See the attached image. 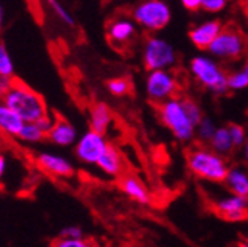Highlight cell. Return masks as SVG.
<instances>
[{"label":"cell","mask_w":248,"mask_h":247,"mask_svg":"<svg viewBox=\"0 0 248 247\" xmlns=\"http://www.w3.org/2000/svg\"><path fill=\"white\" fill-rule=\"evenodd\" d=\"M210 147L216 154H219V156H225V154H229L232 151L233 142L231 139L228 128H217L216 133L213 135L210 141Z\"/></svg>","instance_id":"obj_20"},{"label":"cell","mask_w":248,"mask_h":247,"mask_svg":"<svg viewBox=\"0 0 248 247\" xmlns=\"http://www.w3.org/2000/svg\"><path fill=\"white\" fill-rule=\"evenodd\" d=\"M14 79H5V77H0V99H2L8 92L12 89L14 86Z\"/></svg>","instance_id":"obj_33"},{"label":"cell","mask_w":248,"mask_h":247,"mask_svg":"<svg viewBox=\"0 0 248 247\" xmlns=\"http://www.w3.org/2000/svg\"><path fill=\"white\" fill-rule=\"evenodd\" d=\"M228 87L232 90H241L248 87V74L242 71H235L228 76Z\"/></svg>","instance_id":"obj_28"},{"label":"cell","mask_w":248,"mask_h":247,"mask_svg":"<svg viewBox=\"0 0 248 247\" xmlns=\"http://www.w3.org/2000/svg\"><path fill=\"white\" fill-rule=\"evenodd\" d=\"M225 182L228 185L229 191L233 196L248 198V173L247 172H244L242 169H238V167L229 169V173H228Z\"/></svg>","instance_id":"obj_19"},{"label":"cell","mask_w":248,"mask_h":247,"mask_svg":"<svg viewBox=\"0 0 248 247\" xmlns=\"http://www.w3.org/2000/svg\"><path fill=\"white\" fill-rule=\"evenodd\" d=\"M47 138L50 142L59 147H70L78 141V133L74 125L65 118H58L53 121V126L50 132L47 133Z\"/></svg>","instance_id":"obj_13"},{"label":"cell","mask_w":248,"mask_h":247,"mask_svg":"<svg viewBox=\"0 0 248 247\" xmlns=\"http://www.w3.org/2000/svg\"><path fill=\"white\" fill-rule=\"evenodd\" d=\"M37 166L56 178H70L74 175V167L71 162L58 154H50V152H39L36 157Z\"/></svg>","instance_id":"obj_11"},{"label":"cell","mask_w":248,"mask_h":247,"mask_svg":"<svg viewBox=\"0 0 248 247\" xmlns=\"http://www.w3.org/2000/svg\"><path fill=\"white\" fill-rule=\"evenodd\" d=\"M191 73L194 77L213 94L222 95L229 90L228 87V76L225 71L217 66L214 61L205 56H195L189 64Z\"/></svg>","instance_id":"obj_4"},{"label":"cell","mask_w":248,"mask_h":247,"mask_svg":"<svg viewBox=\"0 0 248 247\" xmlns=\"http://www.w3.org/2000/svg\"><path fill=\"white\" fill-rule=\"evenodd\" d=\"M182 105H183V108H185L186 115L189 117V120L192 121V125H194L195 129H197V126L200 125L201 120L204 118L200 105H198L194 99H191V98H183V99H182Z\"/></svg>","instance_id":"obj_23"},{"label":"cell","mask_w":248,"mask_h":247,"mask_svg":"<svg viewBox=\"0 0 248 247\" xmlns=\"http://www.w3.org/2000/svg\"><path fill=\"white\" fill-rule=\"evenodd\" d=\"M59 237H62V238H71V240H78V238H84V234H83V230L80 227L70 225V227H65V228L61 230Z\"/></svg>","instance_id":"obj_30"},{"label":"cell","mask_w":248,"mask_h":247,"mask_svg":"<svg viewBox=\"0 0 248 247\" xmlns=\"http://www.w3.org/2000/svg\"><path fill=\"white\" fill-rule=\"evenodd\" d=\"M242 152H244V159H245V163L248 165V141L244 144V151H242Z\"/></svg>","instance_id":"obj_36"},{"label":"cell","mask_w":248,"mask_h":247,"mask_svg":"<svg viewBox=\"0 0 248 247\" xmlns=\"http://www.w3.org/2000/svg\"><path fill=\"white\" fill-rule=\"evenodd\" d=\"M176 63L173 46L160 37H149L143 48V66L151 71H160L171 67Z\"/></svg>","instance_id":"obj_7"},{"label":"cell","mask_w":248,"mask_h":247,"mask_svg":"<svg viewBox=\"0 0 248 247\" xmlns=\"http://www.w3.org/2000/svg\"><path fill=\"white\" fill-rule=\"evenodd\" d=\"M24 125L25 123L21 120V117L0 101V132L9 136H18Z\"/></svg>","instance_id":"obj_17"},{"label":"cell","mask_w":248,"mask_h":247,"mask_svg":"<svg viewBox=\"0 0 248 247\" xmlns=\"http://www.w3.org/2000/svg\"><path fill=\"white\" fill-rule=\"evenodd\" d=\"M109 147L104 135L93 131L83 133L76 142V157L84 165H96Z\"/></svg>","instance_id":"obj_8"},{"label":"cell","mask_w":248,"mask_h":247,"mask_svg":"<svg viewBox=\"0 0 248 247\" xmlns=\"http://www.w3.org/2000/svg\"><path fill=\"white\" fill-rule=\"evenodd\" d=\"M182 5L185 9H188L191 12H197L201 8V0H183Z\"/></svg>","instance_id":"obj_34"},{"label":"cell","mask_w":248,"mask_h":247,"mask_svg":"<svg viewBox=\"0 0 248 247\" xmlns=\"http://www.w3.org/2000/svg\"><path fill=\"white\" fill-rule=\"evenodd\" d=\"M107 87H108L111 95L124 97V95H127L129 90H130V82L127 79H124V77H115V79H111L107 83Z\"/></svg>","instance_id":"obj_24"},{"label":"cell","mask_w":248,"mask_h":247,"mask_svg":"<svg viewBox=\"0 0 248 247\" xmlns=\"http://www.w3.org/2000/svg\"><path fill=\"white\" fill-rule=\"evenodd\" d=\"M231 139L233 142V147H241L247 142V136H245V131L241 125H236V123H231L228 126Z\"/></svg>","instance_id":"obj_29"},{"label":"cell","mask_w":248,"mask_h":247,"mask_svg":"<svg viewBox=\"0 0 248 247\" xmlns=\"http://www.w3.org/2000/svg\"><path fill=\"white\" fill-rule=\"evenodd\" d=\"M18 138L27 144H37L46 138V133L36 125V123H25L24 128L21 129V132L18 135Z\"/></svg>","instance_id":"obj_21"},{"label":"cell","mask_w":248,"mask_h":247,"mask_svg":"<svg viewBox=\"0 0 248 247\" xmlns=\"http://www.w3.org/2000/svg\"><path fill=\"white\" fill-rule=\"evenodd\" d=\"M177 90V82L167 70L151 71L146 77V94L155 102H166L173 98Z\"/></svg>","instance_id":"obj_9"},{"label":"cell","mask_w":248,"mask_h":247,"mask_svg":"<svg viewBox=\"0 0 248 247\" xmlns=\"http://www.w3.org/2000/svg\"><path fill=\"white\" fill-rule=\"evenodd\" d=\"M96 166L107 175L109 176H118L123 172V157L120 151L114 147L109 145L107 151L104 152V156L99 159Z\"/></svg>","instance_id":"obj_18"},{"label":"cell","mask_w":248,"mask_h":247,"mask_svg":"<svg viewBox=\"0 0 248 247\" xmlns=\"http://www.w3.org/2000/svg\"><path fill=\"white\" fill-rule=\"evenodd\" d=\"M49 8L50 11L55 14V16L62 22V24H65L68 27H74L76 25V21H74V16L65 9V6L59 3V2H55V0H50L49 2Z\"/></svg>","instance_id":"obj_25"},{"label":"cell","mask_w":248,"mask_h":247,"mask_svg":"<svg viewBox=\"0 0 248 247\" xmlns=\"http://www.w3.org/2000/svg\"><path fill=\"white\" fill-rule=\"evenodd\" d=\"M0 101L18 114L24 123H37L49 114L42 95L19 82H15L12 89Z\"/></svg>","instance_id":"obj_1"},{"label":"cell","mask_w":248,"mask_h":247,"mask_svg":"<svg viewBox=\"0 0 248 247\" xmlns=\"http://www.w3.org/2000/svg\"><path fill=\"white\" fill-rule=\"evenodd\" d=\"M6 172V159L3 154H0V178H2Z\"/></svg>","instance_id":"obj_35"},{"label":"cell","mask_w":248,"mask_h":247,"mask_svg":"<svg viewBox=\"0 0 248 247\" xmlns=\"http://www.w3.org/2000/svg\"><path fill=\"white\" fill-rule=\"evenodd\" d=\"M226 6L225 0H201V8L205 12H220Z\"/></svg>","instance_id":"obj_31"},{"label":"cell","mask_w":248,"mask_h":247,"mask_svg":"<svg viewBox=\"0 0 248 247\" xmlns=\"http://www.w3.org/2000/svg\"><path fill=\"white\" fill-rule=\"evenodd\" d=\"M244 71L248 74V59H247V63H245V66H244Z\"/></svg>","instance_id":"obj_40"},{"label":"cell","mask_w":248,"mask_h":247,"mask_svg":"<svg viewBox=\"0 0 248 247\" xmlns=\"http://www.w3.org/2000/svg\"><path fill=\"white\" fill-rule=\"evenodd\" d=\"M136 33V27L132 19L118 18L114 19L108 27V37L115 45H126Z\"/></svg>","instance_id":"obj_14"},{"label":"cell","mask_w":248,"mask_h":247,"mask_svg":"<svg viewBox=\"0 0 248 247\" xmlns=\"http://www.w3.org/2000/svg\"><path fill=\"white\" fill-rule=\"evenodd\" d=\"M133 21L149 32H160L166 28L171 19V12L167 3L161 0H146L132 11Z\"/></svg>","instance_id":"obj_5"},{"label":"cell","mask_w":248,"mask_h":247,"mask_svg":"<svg viewBox=\"0 0 248 247\" xmlns=\"http://www.w3.org/2000/svg\"><path fill=\"white\" fill-rule=\"evenodd\" d=\"M52 247H96L93 240L90 238H78V240H71V238H62L58 237L56 240L52 241Z\"/></svg>","instance_id":"obj_26"},{"label":"cell","mask_w":248,"mask_h":247,"mask_svg":"<svg viewBox=\"0 0 248 247\" xmlns=\"http://www.w3.org/2000/svg\"><path fill=\"white\" fill-rule=\"evenodd\" d=\"M120 188L127 197H130L132 200H135L138 203L146 204L151 201V197H149L146 187L138 178H135L132 175H126V176L120 178Z\"/></svg>","instance_id":"obj_16"},{"label":"cell","mask_w":248,"mask_h":247,"mask_svg":"<svg viewBox=\"0 0 248 247\" xmlns=\"http://www.w3.org/2000/svg\"><path fill=\"white\" fill-rule=\"evenodd\" d=\"M247 48V39L241 30L233 25H223L220 34L210 46V52L222 59H238L242 56Z\"/></svg>","instance_id":"obj_6"},{"label":"cell","mask_w":248,"mask_h":247,"mask_svg":"<svg viewBox=\"0 0 248 247\" xmlns=\"http://www.w3.org/2000/svg\"><path fill=\"white\" fill-rule=\"evenodd\" d=\"M53 121H55V120L47 114V115H45L43 118H40V120L36 123V125H37V126L46 133V136H47V133L50 132V129H52V126H53Z\"/></svg>","instance_id":"obj_32"},{"label":"cell","mask_w":248,"mask_h":247,"mask_svg":"<svg viewBox=\"0 0 248 247\" xmlns=\"http://www.w3.org/2000/svg\"><path fill=\"white\" fill-rule=\"evenodd\" d=\"M2 27H3V8L0 5V30H2Z\"/></svg>","instance_id":"obj_38"},{"label":"cell","mask_w":248,"mask_h":247,"mask_svg":"<svg viewBox=\"0 0 248 247\" xmlns=\"http://www.w3.org/2000/svg\"><path fill=\"white\" fill-rule=\"evenodd\" d=\"M197 131H198L200 139H202V141H205V142H210L211 138H213V135L216 133L217 128H216V125L213 123V120L204 117V118L201 120L200 125L197 126Z\"/></svg>","instance_id":"obj_27"},{"label":"cell","mask_w":248,"mask_h":247,"mask_svg":"<svg viewBox=\"0 0 248 247\" xmlns=\"http://www.w3.org/2000/svg\"><path fill=\"white\" fill-rule=\"evenodd\" d=\"M186 162L195 176L210 182H225L229 173L226 160L213 149L204 147L189 149L186 154Z\"/></svg>","instance_id":"obj_2"},{"label":"cell","mask_w":248,"mask_h":247,"mask_svg":"<svg viewBox=\"0 0 248 247\" xmlns=\"http://www.w3.org/2000/svg\"><path fill=\"white\" fill-rule=\"evenodd\" d=\"M241 6H242V12H244V15H245L247 21H248V2H244V3H241Z\"/></svg>","instance_id":"obj_37"},{"label":"cell","mask_w":248,"mask_h":247,"mask_svg":"<svg viewBox=\"0 0 248 247\" xmlns=\"http://www.w3.org/2000/svg\"><path fill=\"white\" fill-rule=\"evenodd\" d=\"M245 241H247V243H248V237H247V240H245Z\"/></svg>","instance_id":"obj_41"},{"label":"cell","mask_w":248,"mask_h":247,"mask_svg":"<svg viewBox=\"0 0 248 247\" xmlns=\"http://www.w3.org/2000/svg\"><path fill=\"white\" fill-rule=\"evenodd\" d=\"M222 28H223V24L219 19L207 21L189 30V39L195 48L201 50H208L210 46L217 39V36L220 34Z\"/></svg>","instance_id":"obj_12"},{"label":"cell","mask_w":248,"mask_h":247,"mask_svg":"<svg viewBox=\"0 0 248 247\" xmlns=\"http://www.w3.org/2000/svg\"><path fill=\"white\" fill-rule=\"evenodd\" d=\"M14 73H15V66H14L12 56L6 45L0 42V77L12 79Z\"/></svg>","instance_id":"obj_22"},{"label":"cell","mask_w":248,"mask_h":247,"mask_svg":"<svg viewBox=\"0 0 248 247\" xmlns=\"http://www.w3.org/2000/svg\"><path fill=\"white\" fill-rule=\"evenodd\" d=\"M238 247H248V243L247 241H241V243H238Z\"/></svg>","instance_id":"obj_39"},{"label":"cell","mask_w":248,"mask_h":247,"mask_svg":"<svg viewBox=\"0 0 248 247\" xmlns=\"http://www.w3.org/2000/svg\"><path fill=\"white\" fill-rule=\"evenodd\" d=\"M213 210L229 222L244 221L248 219V198L232 194L214 203Z\"/></svg>","instance_id":"obj_10"},{"label":"cell","mask_w":248,"mask_h":247,"mask_svg":"<svg viewBox=\"0 0 248 247\" xmlns=\"http://www.w3.org/2000/svg\"><path fill=\"white\" fill-rule=\"evenodd\" d=\"M89 121H90V131L104 135L109 129L112 121V113L109 107L104 102L95 104L90 110Z\"/></svg>","instance_id":"obj_15"},{"label":"cell","mask_w":248,"mask_h":247,"mask_svg":"<svg viewBox=\"0 0 248 247\" xmlns=\"http://www.w3.org/2000/svg\"><path fill=\"white\" fill-rule=\"evenodd\" d=\"M158 117L164 126L180 141H191L195 135V126L186 115L182 99L171 98L157 105Z\"/></svg>","instance_id":"obj_3"}]
</instances>
